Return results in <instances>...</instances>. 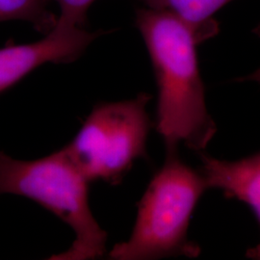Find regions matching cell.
Wrapping results in <instances>:
<instances>
[{"label":"cell","mask_w":260,"mask_h":260,"mask_svg":"<svg viewBox=\"0 0 260 260\" xmlns=\"http://www.w3.org/2000/svg\"><path fill=\"white\" fill-rule=\"evenodd\" d=\"M89 184L65 148L27 161L0 150V195L21 196L36 202L75 233L72 246L48 259H96L105 254L107 233L91 210Z\"/></svg>","instance_id":"2"},{"label":"cell","mask_w":260,"mask_h":260,"mask_svg":"<svg viewBox=\"0 0 260 260\" xmlns=\"http://www.w3.org/2000/svg\"><path fill=\"white\" fill-rule=\"evenodd\" d=\"M24 20L45 35L55 25V18L47 10L46 0H0V22Z\"/></svg>","instance_id":"8"},{"label":"cell","mask_w":260,"mask_h":260,"mask_svg":"<svg viewBox=\"0 0 260 260\" xmlns=\"http://www.w3.org/2000/svg\"><path fill=\"white\" fill-rule=\"evenodd\" d=\"M247 255H248L249 257H251V258L260 259V242L254 248H252V249L248 251Z\"/></svg>","instance_id":"11"},{"label":"cell","mask_w":260,"mask_h":260,"mask_svg":"<svg viewBox=\"0 0 260 260\" xmlns=\"http://www.w3.org/2000/svg\"><path fill=\"white\" fill-rule=\"evenodd\" d=\"M202 173L208 188L223 191L228 198L249 205L260 223V152L228 161L201 153Z\"/></svg>","instance_id":"6"},{"label":"cell","mask_w":260,"mask_h":260,"mask_svg":"<svg viewBox=\"0 0 260 260\" xmlns=\"http://www.w3.org/2000/svg\"><path fill=\"white\" fill-rule=\"evenodd\" d=\"M60 8L57 23L83 27L87 12L95 0H55Z\"/></svg>","instance_id":"9"},{"label":"cell","mask_w":260,"mask_h":260,"mask_svg":"<svg viewBox=\"0 0 260 260\" xmlns=\"http://www.w3.org/2000/svg\"><path fill=\"white\" fill-rule=\"evenodd\" d=\"M253 33L255 35H257L258 37H260V23L256 27L253 29ZM242 80L243 81H252V82H255V83L259 84L260 85V68L258 70H256L254 73H252L251 75L246 76L245 78H243Z\"/></svg>","instance_id":"10"},{"label":"cell","mask_w":260,"mask_h":260,"mask_svg":"<svg viewBox=\"0 0 260 260\" xmlns=\"http://www.w3.org/2000/svg\"><path fill=\"white\" fill-rule=\"evenodd\" d=\"M149 93L102 103L93 107L75 139L64 147L76 167L91 183H121L134 162L147 157L151 121Z\"/></svg>","instance_id":"4"},{"label":"cell","mask_w":260,"mask_h":260,"mask_svg":"<svg viewBox=\"0 0 260 260\" xmlns=\"http://www.w3.org/2000/svg\"><path fill=\"white\" fill-rule=\"evenodd\" d=\"M102 34L56 22L38 42L0 48V93L41 66L75 62Z\"/></svg>","instance_id":"5"},{"label":"cell","mask_w":260,"mask_h":260,"mask_svg":"<svg viewBox=\"0 0 260 260\" xmlns=\"http://www.w3.org/2000/svg\"><path fill=\"white\" fill-rule=\"evenodd\" d=\"M209 189L202 172L188 166L177 151L167 152L140 201L133 231L108 253L114 260L197 257L201 248L188 238L196 206Z\"/></svg>","instance_id":"3"},{"label":"cell","mask_w":260,"mask_h":260,"mask_svg":"<svg viewBox=\"0 0 260 260\" xmlns=\"http://www.w3.org/2000/svg\"><path fill=\"white\" fill-rule=\"evenodd\" d=\"M136 26L149 51L157 84L156 129L167 152L180 145L204 152L217 132L208 111L195 31L167 12L143 8Z\"/></svg>","instance_id":"1"},{"label":"cell","mask_w":260,"mask_h":260,"mask_svg":"<svg viewBox=\"0 0 260 260\" xmlns=\"http://www.w3.org/2000/svg\"><path fill=\"white\" fill-rule=\"evenodd\" d=\"M146 8L167 12L192 28L205 42L219 32L213 18L217 11L233 0H140Z\"/></svg>","instance_id":"7"}]
</instances>
